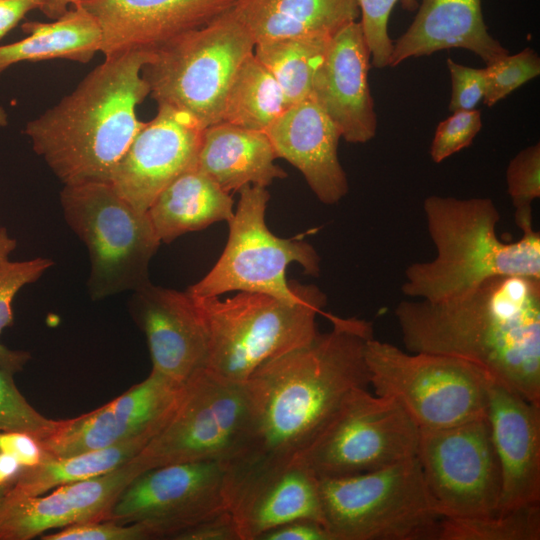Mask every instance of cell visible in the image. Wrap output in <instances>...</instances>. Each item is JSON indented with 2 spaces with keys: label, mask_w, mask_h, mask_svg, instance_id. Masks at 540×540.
Returning <instances> with one entry per match:
<instances>
[{
  "label": "cell",
  "mask_w": 540,
  "mask_h": 540,
  "mask_svg": "<svg viewBox=\"0 0 540 540\" xmlns=\"http://www.w3.org/2000/svg\"><path fill=\"white\" fill-rule=\"evenodd\" d=\"M328 317L329 331L263 363L245 382L247 422L224 463L228 508L253 481L294 462L347 396L369 387L365 347L374 337L372 324Z\"/></svg>",
  "instance_id": "cell-1"
},
{
  "label": "cell",
  "mask_w": 540,
  "mask_h": 540,
  "mask_svg": "<svg viewBox=\"0 0 540 540\" xmlns=\"http://www.w3.org/2000/svg\"><path fill=\"white\" fill-rule=\"evenodd\" d=\"M394 313L407 351L462 359L540 404V278L494 276L456 298L401 301Z\"/></svg>",
  "instance_id": "cell-2"
},
{
  "label": "cell",
  "mask_w": 540,
  "mask_h": 540,
  "mask_svg": "<svg viewBox=\"0 0 540 540\" xmlns=\"http://www.w3.org/2000/svg\"><path fill=\"white\" fill-rule=\"evenodd\" d=\"M150 53L104 61L57 104L25 125L33 150L64 185L110 183L145 122L136 108L150 93L142 70Z\"/></svg>",
  "instance_id": "cell-3"
},
{
  "label": "cell",
  "mask_w": 540,
  "mask_h": 540,
  "mask_svg": "<svg viewBox=\"0 0 540 540\" xmlns=\"http://www.w3.org/2000/svg\"><path fill=\"white\" fill-rule=\"evenodd\" d=\"M423 209L436 257L408 266L404 295L440 302L465 295L494 276L540 278V232L532 221L518 226L523 232L519 240L505 243L497 236L500 213L490 198L431 195Z\"/></svg>",
  "instance_id": "cell-4"
},
{
  "label": "cell",
  "mask_w": 540,
  "mask_h": 540,
  "mask_svg": "<svg viewBox=\"0 0 540 540\" xmlns=\"http://www.w3.org/2000/svg\"><path fill=\"white\" fill-rule=\"evenodd\" d=\"M193 299L208 337L206 369L238 383H245L263 363L311 341L318 333L315 319L327 304L315 285L295 304L246 291L224 299Z\"/></svg>",
  "instance_id": "cell-5"
},
{
  "label": "cell",
  "mask_w": 540,
  "mask_h": 540,
  "mask_svg": "<svg viewBox=\"0 0 540 540\" xmlns=\"http://www.w3.org/2000/svg\"><path fill=\"white\" fill-rule=\"evenodd\" d=\"M319 493L332 540H438L442 517L416 456L361 474L319 479Z\"/></svg>",
  "instance_id": "cell-6"
},
{
  "label": "cell",
  "mask_w": 540,
  "mask_h": 540,
  "mask_svg": "<svg viewBox=\"0 0 540 540\" xmlns=\"http://www.w3.org/2000/svg\"><path fill=\"white\" fill-rule=\"evenodd\" d=\"M255 40L232 9L150 53L142 74L150 95L205 128L222 121L228 89Z\"/></svg>",
  "instance_id": "cell-7"
},
{
  "label": "cell",
  "mask_w": 540,
  "mask_h": 540,
  "mask_svg": "<svg viewBox=\"0 0 540 540\" xmlns=\"http://www.w3.org/2000/svg\"><path fill=\"white\" fill-rule=\"evenodd\" d=\"M365 361L374 394L397 403L419 429L487 416L490 378L467 361L405 352L374 337L366 343Z\"/></svg>",
  "instance_id": "cell-8"
},
{
  "label": "cell",
  "mask_w": 540,
  "mask_h": 540,
  "mask_svg": "<svg viewBox=\"0 0 540 540\" xmlns=\"http://www.w3.org/2000/svg\"><path fill=\"white\" fill-rule=\"evenodd\" d=\"M60 202L67 224L88 249L93 299L150 283V260L161 241L147 212L135 209L108 182L64 185Z\"/></svg>",
  "instance_id": "cell-9"
},
{
  "label": "cell",
  "mask_w": 540,
  "mask_h": 540,
  "mask_svg": "<svg viewBox=\"0 0 540 540\" xmlns=\"http://www.w3.org/2000/svg\"><path fill=\"white\" fill-rule=\"evenodd\" d=\"M233 218L228 222L226 246L214 267L189 287L193 297L220 296L230 291H246L273 296L295 304L303 299L309 285L288 282L286 270L300 264L305 273H320V257L307 242L275 236L265 223L270 195L266 187L246 185Z\"/></svg>",
  "instance_id": "cell-10"
},
{
  "label": "cell",
  "mask_w": 540,
  "mask_h": 540,
  "mask_svg": "<svg viewBox=\"0 0 540 540\" xmlns=\"http://www.w3.org/2000/svg\"><path fill=\"white\" fill-rule=\"evenodd\" d=\"M419 427L393 400L351 392L295 460L318 479L361 474L415 457Z\"/></svg>",
  "instance_id": "cell-11"
},
{
  "label": "cell",
  "mask_w": 540,
  "mask_h": 540,
  "mask_svg": "<svg viewBox=\"0 0 540 540\" xmlns=\"http://www.w3.org/2000/svg\"><path fill=\"white\" fill-rule=\"evenodd\" d=\"M248 412L246 383L204 369L184 384L168 421L131 460L140 473L184 462L225 463L243 435Z\"/></svg>",
  "instance_id": "cell-12"
},
{
  "label": "cell",
  "mask_w": 540,
  "mask_h": 540,
  "mask_svg": "<svg viewBox=\"0 0 540 540\" xmlns=\"http://www.w3.org/2000/svg\"><path fill=\"white\" fill-rule=\"evenodd\" d=\"M416 457L442 518L497 512L501 474L486 417L444 428H421Z\"/></svg>",
  "instance_id": "cell-13"
},
{
  "label": "cell",
  "mask_w": 540,
  "mask_h": 540,
  "mask_svg": "<svg viewBox=\"0 0 540 540\" xmlns=\"http://www.w3.org/2000/svg\"><path fill=\"white\" fill-rule=\"evenodd\" d=\"M225 510H229L225 465L202 460L140 473L120 492L103 520L141 523L154 539H172Z\"/></svg>",
  "instance_id": "cell-14"
},
{
  "label": "cell",
  "mask_w": 540,
  "mask_h": 540,
  "mask_svg": "<svg viewBox=\"0 0 540 540\" xmlns=\"http://www.w3.org/2000/svg\"><path fill=\"white\" fill-rule=\"evenodd\" d=\"M184 385L151 370L149 376L107 404L59 420L39 441L52 457H68L143 435L154 437L173 413Z\"/></svg>",
  "instance_id": "cell-15"
},
{
  "label": "cell",
  "mask_w": 540,
  "mask_h": 540,
  "mask_svg": "<svg viewBox=\"0 0 540 540\" xmlns=\"http://www.w3.org/2000/svg\"><path fill=\"white\" fill-rule=\"evenodd\" d=\"M202 132L186 112L158 105L115 166L111 185L135 209L147 212L170 183L196 168Z\"/></svg>",
  "instance_id": "cell-16"
},
{
  "label": "cell",
  "mask_w": 540,
  "mask_h": 540,
  "mask_svg": "<svg viewBox=\"0 0 540 540\" xmlns=\"http://www.w3.org/2000/svg\"><path fill=\"white\" fill-rule=\"evenodd\" d=\"M236 0H81L101 34L105 58L151 53L232 9Z\"/></svg>",
  "instance_id": "cell-17"
},
{
  "label": "cell",
  "mask_w": 540,
  "mask_h": 540,
  "mask_svg": "<svg viewBox=\"0 0 540 540\" xmlns=\"http://www.w3.org/2000/svg\"><path fill=\"white\" fill-rule=\"evenodd\" d=\"M131 313L146 336L153 371L184 385L206 369V327L187 292L150 282L134 291Z\"/></svg>",
  "instance_id": "cell-18"
},
{
  "label": "cell",
  "mask_w": 540,
  "mask_h": 540,
  "mask_svg": "<svg viewBox=\"0 0 540 540\" xmlns=\"http://www.w3.org/2000/svg\"><path fill=\"white\" fill-rule=\"evenodd\" d=\"M371 54L362 26L353 21L329 40L313 81L311 98L349 143H366L376 135L377 116L368 73Z\"/></svg>",
  "instance_id": "cell-19"
},
{
  "label": "cell",
  "mask_w": 540,
  "mask_h": 540,
  "mask_svg": "<svg viewBox=\"0 0 540 540\" xmlns=\"http://www.w3.org/2000/svg\"><path fill=\"white\" fill-rule=\"evenodd\" d=\"M486 415L501 474L497 512L540 504V404L490 379Z\"/></svg>",
  "instance_id": "cell-20"
},
{
  "label": "cell",
  "mask_w": 540,
  "mask_h": 540,
  "mask_svg": "<svg viewBox=\"0 0 540 540\" xmlns=\"http://www.w3.org/2000/svg\"><path fill=\"white\" fill-rule=\"evenodd\" d=\"M266 134L277 158L296 167L322 203L335 204L347 194L338 158L341 133L313 98L287 107Z\"/></svg>",
  "instance_id": "cell-21"
},
{
  "label": "cell",
  "mask_w": 540,
  "mask_h": 540,
  "mask_svg": "<svg viewBox=\"0 0 540 540\" xmlns=\"http://www.w3.org/2000/svg\"><path fill=\"white\" fill-rule=\"evenodd\" d=\"M417 7L412 23L393 43L389 67L449 48L469 50L486 64L508 54L488 32L481 0H420Z\"/></svg>",
  "instance_id": "cell-22"
},
{
  "label": "cell",
  "mask_w": 540,
  "mask_h": 540,
  "mask_svg": "<svg viewBox=\"0 0 540 540\" xmlns=\"http://www.w3.org/2000/svg\"><path fill=\"white\" fill-rule=\"evenodd\" d=\"M241 540H258L265 532L294 520L323 524L319 479L294 461L256 479L229 505Z\"/></svg>",
  "instance_id": "cell-23"
},
{
  "label": "cell",
  "mask_w": 540,
  "mask_h": 540,
  "mask_svg": "<svg viewBox=\"0 0 540 540\" xmlns=\"http://www.w3.org/2000/svg\"><path fill=\"white\" fill-rule=\"evenodd\" d=\"M265 132L219 122L205 128L196 168L230 193L246 185L267 187L287 176Z\"/></svg>",
  "instance_id": "cell-24"
},
{
  "label": "cell",
  "mask_w": 540,
  "mask_h": 540,
  "mask_svg": "<svg viewBox=\"0 0 540 540\" xmlns=\"http://www.w3.org/2000/svg\"><path fill=\"white\" fill-rule=\"evenodd\" d=\"M232 11L255 43L288 37H331L357 21V0H236Z\"/></svg>",
  "instance_id": "cell-25"
},
{
  "label": "cell",
  "mask_w": 540,
  "mask_h": 540,
  "mask_svg": "<svg viewBox=\"0 0 540 540\" xmlns=\"http://www.w3.org/2000/svg\"><path fill=\"white\" fill-rule=\"evenodd\" d=\"M147 214L159 240L169 243L187 232L229 222L234 215L233 200L230 193L194 168L170 183Z\"/></svg>",
  "instance_id": "cell-26"
},
{
  "label": "cell",
  "mask_w": 540,
  "mask_h": 540,
  "mask_svg": "<svg viewBox=\"0 0 540 540\" xmlns=\"http://www.w3.org/2000/svg\"><path fill=\"white\" fill-rule=\"evenodd\" d=\"M22 29L25 38L0 46V75L20 62L66 59L87 63L100 52L99 27L81 3L52 22H26Z\"/></svg>",
  "instance_id": "cell-27"
},
{
  "label": "cell",
  "mask_w": 540,
  "mask_h": 540,
  "mask_svg": "<svg viewBox=\"0 0 540 540\" xmlns=\"http://www.w3.org/2000/svg\"><path fill=\"white\" fill-rule=\"evenodd\" d=\"M152 438L150 435L138 436L68 457L46 455L39 464L22 469L9 494L43 495L60 485L103 475L134 458Z\"/></svg>",
  "instance_id": "cell-28"
},
{
  "label": "cell",
  "mask_w": 540,
  "mask_h": 540,
  "mask_svg": "<svg viewBox=\"0 0 540 540\" xmlns=\"http://www.w3.org/2000/svg\"><path fill=\"white\" fill-rule=\"evenodd\" d=\"M331 37L300 36L255 43L254 56L277 81L287 107L311 97L314 77Z\"/></svg>",
  "instance_id": "cell-29"
},
{
  "label": "cell",
  "mask_w": 540,
  "mask_h": 540,
  "mask_svg": "<svg viewBox=\"0 0 540 540\" xmlns=\"http://www.w3.org/2000/svg\"><path fill=\"white\" fill-rule=\"evenodd\" d=\"M286 108L280 86L253 53L228 89L221 122L266 133Z\"/></svg>",
  "instance_id": "cell-30"
},
{
  "label": "cell",
  "mask_w": 540,
  "mask_h": 540,
  "mask_svg": "<svg viewBox=\"0 0 540 540\" xmlns=\"http://www.w3.org/2000/svg\"><path fill=\"white\" fill-rule=\"evenodd\" d=\"M76 523H82V517L66 484L48 495L17 496L8 492L0 507V540H29Z\"/></svg>",
  "instance_id": "cell-31"
},
{
  "label": "cell",
  "mask_w": 540,
  "mask_h": 540,
  "mask_svg": "<svg viewBox=\"0 0 540 540\" xmlns=\"http://www.w3.org/2000/svg\"><path fill=\"white\" fill-rule=\"evenodd\" d=\"M540 504L469 518H442L438 540H539Z\"/></svg>",
  "instance_id": "cell-32"
},
{
  "label": "cell",
  "mask_w": 540,
  "mask_h": 540,
  "mask_svg": "<svg viewBox=\"0 0 540 540\" xmlns=\"http://www.w3.org/2000/svg\"><path fill=\"white\" fill-rule=\"evenodd\" d=\"M47 258L10 262L0 266V334L13 324L12 302L19 290L38 280L52 266ZM30 354L22 350H10L0 342V367L13 376L29 361Z\"/></svg>",
  "instance_id": "cell-33"
},
{
  "label": "cell",
  "mask_w": 540,
  "mask_h": 540,
  "mask_svg": "<svg viewBox=\"0 0 540 540\" xmlns=\"http://www.w3.org/2000/svg\"><path fill=\"white\" fill-rule=\"evenodd\" d=\"M485 69L486 88L483 103L492 107L540 74L539 55L530 47L509 53L489 64Z\"/></svg>",
  "instance_id": "cell-34"
},
{
  "label": "cell",
  "mask_w": 540,
  "mask_h": 540,
  "mask_svg": "<svg viewBox=\"0 0 540 540\" xmlns=\"http://www.w3.org/2000/svg\"><path fill=\"white\" fill-rule=\"evenodd\" d=\"M58 422L31 406L17 389L13 375L0 367V431L24 432L41 441L55 430Z\"/></svg>",
  "instance_id": "cell-35"
},
{
  "label": "cell",
  "mask_w": 540,
  "mask_h": 540,
  "mask_svg": "<svg viewBox=\"0 0 540 540\" xmlns=\"http://www.w3.org/2000/svg\"><path fill=\"white\" fill-rule=\"evenodd\" d=\"M507 191L515 207L516 224L532 218L531 204L540 197V143L518 152L506 170Z\"/></svg>",
  "instance_id": "cell-36"
},
{
  "label": "cell",
  "mask_w": 540,
  "mask_h": 540,
  "mask_svg": "<svg viewBox=\"0 0 540 540\" xmlns=\"http://www.w3.org/2000/svg\"><path fill=\"white\" fill-rule=\"evenodd\" d=\"M360 11V24L371 54L374 67L382 69L389 66L393 42L388 34V20L391 11L399 0H357ZM403 7L413 11L418 0H401Z\"/></svg>",
  "instance_id": "cell-37"
},
{
  "label": "cell",
  "mask_w": 540,
  "mask_h": 540,
  "mask_svg": "<svg viewBox=\"0 0 540 540\" xmlns=\"http://www.w3.org/2000/svg\"><path fill=\"white\" fill-rule=\"evenodd\" d=\"M482 128L481 111L460 110L441 121L430 147L433 162L440 163L468 147Z\"/></svg>",
  "instance_id": "cell-38"
},
{
  "label": "cell",
  "mask_w": 540,
  "mask_h": 540,
  "mask_svg": "<svg viewBox=\"0 0 540 540\" xmlns=\"http://www.w3.org/2000/svg\"><path fill=\"white\" fill-rule=\"evenodd\" d=\"M43 540H147L154 539L150 530L141 523L118 524L113 521L76 523L44 535Z\"/></svg>",
  "instance_id": "cell-39"
},
{
  "label": "cell",
  "mask_w": 540,
  "mask_h": 540,
  "mask_svg": "<svg viewBox=\"0 0 540 540\" xmlns=\"http://www.w3.org/2000/svg\"><path fill=\"white\" fill-rule=\"evenodd\" d=\"M446 63L452 84L449 110L455 112L475 109L485 94V69L461 65L451 58H447Z\"/></svg>",
  "instance_id": "cell-40"
},
{
  "label": "cell",
  "mask_w": 540,
  "mask_h": 540,
  "mask_svg": "<svg viewBox=\"0 0 540 540\" xmlns=\"http://www.w3.org/2000/svg\"><path fill=\"white\" fill-rule=\"evenodd\" d=\"M173 540H241L237 523L229 510L217 513L176 534Z\"/></svg>",
  "instance_id": "cell-41"
},
{
  "label": "cell",
  "mask_w": 540,
  "mask_h": 540,
  "mask_svg": "<svg viewBox=\"0 0 540 540\" xmlns=\"http://www.w3.org/2000/svg\"><path fill=\"white\" fill-rule=\"evenodd\" d=\"M0 452L13 456L23 468L39 464L47 455L35 437L17 431L0 432Z\"/></svg>",
  "instance_id": "cell-42"
},
{
  "label": "cell",
  "mask_w": 540,
  "mask_h": 540,
  "mask_svg": "<svg viewBox=\"0 0 540 540\" xmlns=\"http://www.w3.org/2000/svg\"><path fill=\"white\" fill-rule=\"evenodd\" d=\"M258 540H332V537L320 522L301 519L275 527Z\"/></svg>",
  "instance_id": "cell-43"
},
{
  "label": "cell",
  "mask_w": 540,
  "mask_h": 540,
  "mask_svg": "<svg viewBox=\"0 0 540 540\" xmlns=\"http://www.w3.org/2000/svg\"><path fill=\"white\" fill-rule=\"evenodd\" d=\"M45 0H0V39L31 10L41 9Z\"/></svg>",
  "instance_id": "cell-44"
},
{
  "label": "cell",
  "mask_w": 540,
  "mask_h": 540,
  "mask_svg": "<svg viewBox=\"0 0 540 540\" xmlns=\"http://www.w3.org/2000/svg\"><path fill=\"white\" fill-rule=\"evenodd\" d=\"M22 469L13 456L0 452V486H12Z\"/></svg>",
  "instance_id": "cell-45"
},
{
  "label": "cell",
  "mask_w": 540,
  "mask_h": 540,
  "mask_svg": "<svg viewBox=\"0 0 540 540\" xmlns=\"http://www.w3.org/2000/svg\"><path fill=\"white\" fill-rule=\"evenodd\" d=\"M81 0H45L41 11L48 17L56 19L65 13L70 6H73Z\"/></svg>",
  "instance_id": "cell-46"
},
{
  "label": "cell",
  "mask_w": 540,
  "mask_h": 540,
  "mask_svg": "<svg viewBox=\"0 0 540 540\" xmlns=\"http://www.w3.org/2000/svg\"><path fill=\"white\" fill-rule=\"evenodd\" d=\"M16 248V240L9 236L4 227H0V266L8 261L10 253Z\"/></svg>",
  "instance_id": "cell-47"
},
{
  "label": "cell",
  "mask_w": 540,
  "mask_h": 540,
  "mask_svg": "<svg viewBox=\"0 0 540 540\" xmlns=\"http://www.w3.org/2000/svg\"><path fill=\"white\" fill-rule=\"evenodd\" d=\"M8 124V114L4 107L0 106V127H4Z\"/></svg>",
  "instance_id": "cell-48"
},
{
  "label": "cell",
  "mask_w": 540,
  "mask_h": 540,
  "mask_svg": "<svg viewBox=\"0 0 540 540\" xmlns=\"http://www.w3.org/2000/svg\"><path fill=\"white\" fill-rule=\"evenodd\" d=\"M11 486H0V507L9 492Z\"/></svg>",
  "instance_id": "cell-49"
}]
</instances>
